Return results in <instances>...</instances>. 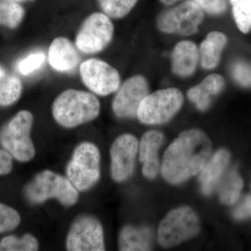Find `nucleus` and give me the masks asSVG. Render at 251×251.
I'll use <instances>...</instances> for the list:
<instances>
[{
    "mask_svg": "<svg viewBox=\"0 0 251 251\" xmlns=\"http://www.w3.org/2000/svg\"><path fill=\"white\" fill-rule=\"evenodd\" d=\"M211 151L210 140L202 130H185L164 153L161 168L163 177L174 184L186 181L202 171Z\"/></svg>",
    "mask_w": 251,
    "mask_h": 251,
    "instance_id": "f257e3e1",
    "label": "nucleus"
},
{
    "mask_svg": "<svg viewBox=\"0 0 251 251\" xmlns=\"http://www.w3.org/2000/svg\"><path fill=\"white\" fill-rule=\"evenodd\" d=\"M100 109V102L93 94L69 89L54 100L52 112L59 125L74 128L93 121L99 116Z\"/></svg>",
    "mask_w": 251,
    "mask_h": 251,
    "instance_id": "f03ea898",
    "label": "nucleus"
},
{
    "mask_svg": "<svg viewBox=\"0 0 251 251\" xmlns=\"http://www.w3.org/2000/svg\"><path fill=\"white\" fill-rule=\"evenodd\" d=\"M25 195L28 201L34 204L54 198L69 206L74 205L78 199L77 190L69 179L50 171L36 175L26 187Z\"/></svg>",
    "mask_w": 251,
    "mask_h": 251,
    "instance_id": "7ed1b4c3",
    "label": "nucleus"
},
{
    "mask_svg": "<svg viewBox=\"0 0 251 251\" xmlns=\"http://www.w3.org/2000/svg\"><path fill=\"white\" fill-rule=\"evenodd\" d=\"M33 122L32 114L27 110H21L3 127L0 133L3 148L18 161L27 162L35 155L30 137Z\"/></svg>",
    "mask_w": 251,
    "mask_h": 251,
    "instance_id": "20e7f679",
    "label": "nucleus"
},
{
    "mask_svg": "<svg viewBox=\"0 0 251 251\" xmlns=\"http://www.w3.org/2000/svg\"><path fill=\"white\" fill-rule=\"evenodd\" d=\"M100 161V152L94 144L84 142L75 148L67 165V175L77 191H87L98 182Z\"/></svg>",
    "mask_w": 251,
    "mask_h": 251,
    "instance_id": "39448f33",
    "label": "nucleus"
},
{
    "mask_svg": "<svg viewBox=\"0 0 251 251\" xmlns=\"http://www.w3.org/2000/svg\"><path fill=\"white\" fill-rule=\"evenodd\" d=\"M184 103L179 89L167 88L148 94L142 100L137 117L145 125H160L169 121L177 113Z\"/></svg>",
    "mask_w": 251,
    "mask_h": 251,
    "instance_id": "423d86ee",
    "label": "nucleus"
},
{
    "mask_svg": "<svg viewBox=\"0 0 251 251\" xmlns=\"http://www.w3.org/2000/svg\"><path fill=\"white\" fill-rule=\"evenodd\" d=\"M200 230L197 214L188 206L170 211L158 227V241L162 247L171 248L191 239Z\"/></svg>",
    "mask_w": 251,
    "mask_h": 251,
    "instance_id": "0eeeda50",
    "label": "nucleus"
},
{
    "mask_svg": "<svg viewBox=\"0 0 251 251\" xmlns=\"http://www.w3.org/2000/svg\"><path fill=\"white\" fill-rule=\"evenodd\" d=\"M113 35L114 25L110 17L104 13H93L81 25L75 46L83 53H99L111 43Z\"/></svg>",
    "mask_w": 251,
    "mask_h": 251,
    "instance_id": "6e6552de",
    "label": "nucleus"
},
{
    "mask_svg": "<svg viewBox=\"0 0 251 251\" xmlns=\"http://www.w3.org/2000/svg\"><path fill=\"white\" fill-rule=\"evenodd\" d=\"M203 10L193 1H186L158 16L156 25L166 34L191 36L199 31L204 21Z\"/></svg>",
    "mask_w": 251,
    "mask_h": 251,
    "instance_id": "1a4fd4ad",
    "label": "nucleus"
},
{
    "mask_svg": "<svg viewBox=\"0 0 251 251\" xmlns=\"http://www.w3.org/2000/svg\"><path fill=\"white\" fill-rule=\"evenodd\" d=\"M80 75L84 85L97 95L108 96L120 87L118 71L101 59L91 58L80 64Z\"/></svg>",
    "mask_w": 251,
    "mask_h": 251,
    "instance_id": "9d476101",
    "label": "nucleus"
},
{
    "mask_svg": "<svg viewBox=\"0 0 251 251\" xmlns=\"http://www.w3.org/2000/svg\"><path fill=\"white\" fill-rule=\"evenodd\" d=\"M67 249L70 251H105L103 227L92 216L77 218L69 229Z\"/></svg>",
    "mask_w": 251,
    "mask_h": 251,
    "instance_id": "9b49d317",
    "label": "nucleus"
},
{
    "mask_svg": "<svg viewBox=\"0 0 251 251\" xmlns=\"http://www.w3.org/2000/svg\"><path fill=\"white\" fill-rule=\"evenodd\" d=\"M148 94V82L145 77H130L124 82L112 101L114 113L120 118L137 117L140 104Z\"/></svg>",
    "mask_w": 251,
    "mask_h": 251,
    "instance_id": "f8f14e48",
    "label": "nucleus"
},
{
    "mask_svg": "<svg viewBox=\"0 0 251 251\" xmlns=\"http://www.w3.org/2000/svg\"><path fill=\"white\" fill-rule=\"evenodd\" d=\"M138 150V140L134 135H120L110 149L111 176L117 182L125 181L134 170L135 158Z\"/></svg>",
    "mask_w": 251,
    "mask_h": 251,
    "instance_id": "ddd939ff",
    "label": "nucleus"
},
{
    "mask_svg": "<svg viewBox=\"0 0 251 251\" xmlns=\"http://www.w3.org/2000/svg\"><path fill=\"white\" fill-rule=\"evenodd\" d=\"M49 62L51 67L57 72H69L77 67L80 62V55L72 41L64 36H59L50 45Z\"/></svg>",
    "mask_w": 251,
    "mask_h": 251,
    "instance_id": "4468645a",
    "label": "nucleus"
},
{
    "mask_svg": "<svg viewBox=\"0 0 251 251\" xmlns=\"http://www.w3.org/2000/svg\"><path fill=\"white\" fill-rule=\"evenodd\" d=\"M163 135L157 130H150L142 137L140 144V160L143 163L145 177L152 179L159 171L158 151L163 143Z\"/></svg>",
    "mask_w": 251,
    "mask_h": 251,
    "instance_id": "2eb2a0df",
    "label": "nucleus"
},
{
    "mask_svg": "<svg viewBox=\"0 0 251 251\" xmlns=\"http://www.w3.org/2000/svg\"><path fill=\"white\" fill-rule=\"evenodd\" d=\"M199 59L197 46L192 41H181L172 54V71L178 76L189 77L196 72Z\"/></svg>",
    "mask_w": 251,
    "mask_h": 251,
    "instance_id": "dca6fc26",
    "label": "nucleus"
},
{
    "mask_svg": "<svg viewBox=\"0 0 251 251\" xmlns=\"http://www.w3.org/2000/svg\"><path fill=\"white\" fill-rule=\"evenodd\" d=\"M229 153L227 150H220L204 165L200 176L203 193L209 195L212 193L219 182L225 170L228 166Z\"/></svg>",
    "mask_w": 251,
    "mask_h": 251,
    "instance_id": "f3484780",
    "label": "nucleus"
},
{
    "mask_svg": "<svg viewBox=\"0 0 251 251\" xmlns=\"http://www.w3.org/2000/svg\"><path fill=\"white\" fill-rule=\"evenodd\" d=\"M225 80L219 74H211L201 84L190 89L188 97L196 104L200 110H206L210 105L211 98L219 94L224 88Z\"/></svg>",
    "mask_w": 251,
    "mask_h": 251,
    "instance_id": "a211bd4d",
    "label": "nucleus"
},
{
    "mask_svg": "<svg viewBox=\"0 0 251 251\" xmlns=\"http://www.w3.org/2000/svg\"><path fill=\"white\" fill-rule=\"evenodd\" d=\"M227 42V36L221 31H211L207 34L199 50L200 60L204 69L211 70L219 65Z\"/></svg>",
    "mask_w": 251,
    "mask_h": 251,
    "instance_id": "6ab92c4d",
    "label": "nucleus"
},
{
    "mask_svg": "<svg viewBox=\"0 0 251 251\" xmlns=\"http://www.w3.org/2000/svg\"><path fill=\"white\" fill-rule=\"evenodd\" d=\"M119 245L120 251L151 250V232L147 228L126 226L120 232Z\"/></svg>",
    "mask_w": 251,
    "mask_h": 251,
    "instance_id": "aec40b11",
    "label": "nucleus"
},
{
    "mask_svg": "<svg viewBox=\"0 0 251 251\" xmlns=\"http://www.w3.org/2000/svg\"><path fill=\"white\" fill-rule=\"evenodd\" d=\"M243 188V181L235 170L226 175L219 188V196L224 204H233L237 202Z\"/></svg>",
    "mask_w": 251,
    "mask_h": 251,
    "instance_id": "412c9836",
    "label": "nucleus"
},
{
    "mask_svg": "<svg viewBox=\"0 0 251 251\" xmlns=\"http://www.w3.org/2000/svg\"><path fill=\"white\" fill-rule=\"evenodd\" d=\"M25 11L21 3L11 0L0 1V25L15 29L21 25Z\"/></svg>",
    "mask_w": 251,
    "mask_h": 251,
    "instance_id": "4be33fe9",
    "label": "nucleus"
},
{
    "mask_svg": "<svg viewBox=\"0 0 251 251\" xmlns=\"http://www.w3.org/2000/svg\"><path fill=\"white\" fill-rule=\"evenodd\" d=\"M23 91L22 81L16 75L6 74L0 80V106H9L16 103Z\"/></svg>",
    "mask_w": 251,
    "mask_h": 251,
    "instance_id": "5701e85b",
    "label": "nucleus"
},
{
    "mask_svg": "<svg viewBox=\"0 0 251 251\" xmlns=\"http://www.w3.org/2000/svg\"><path fill=\"white\" fill-rule=\"evenodd\" d=\"M138 0H97L99 6L108 17L120 19L134 8Z\"/></svg>",
    "mask_w": 251,
    "mask_h": 251,
    "instance_id": "b1692460",
    "label": "nucleus"
},
{
    "mask_svg": "<svg viewBox=\"0 0 251 251\" xmlns=\"http://www.w3.org/2000/svg\"><path fill=\"white\" fill-rule=\"evenodd\" d=\"M230 3L237 27L247 34L251 30V0H230Z\"/></svg>",
    "mask_w": 251,
    "mask_h": 251,
    "instance_id": "393cba45",
    "label": "nucleus"
},
{
    "mask_svg": "<svg viewBox=\"0 0 251 251\" xmlns=\"http://www.w3.org/2000/svg\"><path fill=\"white\" fill-rule=\"evenodd\" d=\"M39 249L36 238L27 234L21 239L14 236L4 238L0 242V251H35Z\"/></svg>",
    "mask_w": 251,
    "mask_h": 251,
    "instance_id": "a878e982",
    "label": "nucleus"
},
{
    "mask_svg": "<svg viewBox=\"0 0 251 251\" xmlns=\"http://www.w3.org/2000/svg\"><path fill=\"white\" fill-rule=\"evenodd\" d=\"M46 56L43 52H34L21 59L17 64L18 72L23 75H28L40 69L45 62Z\"/></svg>",
    "mask_w": 251,
    "mask_h": 251,
    "instance_id": "bb28decb",
    "label": "nucleus"
},
{
    "mask_svg": "<svg viewBox=\"0 0 251 251\" xmlns=\"http://www.w3.org/2000/svg\"><path fill=\"white\" fill-rule=\"evenodd\" d=\"M21 222L19 214L13 208L0 203V233L13 230Z\"/></svg>",
    "mask_w": 251,
    "mask_h": 251,
    "instance_id": "cd10ccee",
    "label": "nucleus"
},
{
    "mask_svg": "<svg viewBox=\"0 0 251 251\" xmlns=\"http://www.w3.org/2000/svg\"><path fill=\"white\" fill-rule=\"evenodd\" d=\"M200 7L211 15H221L227 10L226 0H192Z\"/></svg>",
    "mask_w": 251,
    "mask_h": 251,
    "instance_id": "c85d7f7f",
    "label": "nucleus"
},
{
    "mask_svg": "<svg viewBox=\"0 0 251 251\" xmlns=\"http://www.w3.org/2000/svg\"><path fill=\"white\" fill-rule=\"evenodd\" d=\"M233 75L241 85L246 87L251 86V64L238 62L233 68Z\"/></svg>",
    "mask_w": 251,
    "mask_h": 251,
    "instance_id": "c756f323",
    "label": "nucleus"
},
{
    "mask_svg": "<svg viewBox=\"0 0 251 251\" xmlns=\"http://www.w3.org/2000/svg\"><path fill=\"white\" fill-rule=\"evenodd\" d=\"M234 219L243 220L251 217V195L247 196L233 211Z\"/></svg>",
    "mask_w": 251,
    "mask_h": 251,
    "instance_id": "7c9ffc66",
    "label": "nucleus"
},
{
    "mask_svg": "<svg viewBox=\"0 0 251 251\" xmlns=\"http://www.w3.org/2000/svg\"><path fill=\"white\" fill-rule=\"evenodd\" d=\"M12 157L9 152L0 150V175L9 174L12 169Z\"/></svg>",
    "mask_w": 251,
    "mask_h": 251,
    "instance_id": "2f4dec72",
    "label": "nucleus"
},
{
    "mask_svg": "<svg viewBox=\"0 0 251 251\" xmlns=\"http://www.w3.org/2000/svg\"><path fill=\"white\" fill-rule=\"evenodd\" d=\"M6 74H7V73H6V69L2 64H0V80H2Z\"/></svg>",
    "mask_w": 251,
    "mask_h": 251,
    "instance_id": "473e14b6",
    "label": "nucleus"
},
{
    "mask_svg": "<svg viewBox=\"0 0 251 251\" xmlns=\"http://www.w3.org/2000/svg\"><path fill=\"white\" fill-rule=\"evenodd\" d=\"M159 1L163 3V4L170 6V5L174 4L175 3L177 2V1H181V0H159Z\"/></svg>",
    "mask_w": 251,
    "mask_h": 251,
    "instance_id": "72a5a7b5",
    "label": "nucleus"
},
{
    "mask_svg": "<svg viewBox=\"0 0 251 251\" xmlns=\"http://www.w3.org/2000/svg\"><path fill=\"white\" fill-rule=\"evenodd\" d=\"M11 1H16L18 3L27 2V1H33L34 0H11Z\"/></svg>",
    "mask_w": 251,
    "mask_h": 251,
    "instance_id": "f704fd0d",
    "label": "nucleus"
}]
</instances>
